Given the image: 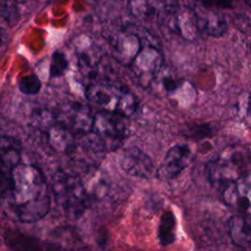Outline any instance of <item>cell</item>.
<instances>
[{
    "mask_svg": "<svg viewBox=\"0 0 251 251\" xmlns=\"http://www.w3.org/2000/svg\"><path fill=\"white\" fill-rule=\"evenodd\" d=\"M7 209L22 223L42 220L51 209V190L42 171L20 163L13 171L10 186L2 198Z\"/></svg>",
    "mask_w": 251,
    "mask_h": 251,
    "instance_id": "cell-1",
    "label": "cell"
},
{
    "mask_svg": "<svg viewBox=\"0 0 251 251\" xmlns=\"http://www.w3.org/2000/svg\"><path fill=\"white\" fill-rule=\"evenodd\" d=\"M51 191L57 206L71 218L80 217L92 204V196L83 179L66 171L54 175Z\"/></svg>",
    "mask_w": 251,
    "mask_h": 251,
    "instance_id": "cell-2",
    "label": "cell"
},
{
    "mask_svg": "<svg viewBox=\"0 0 251 251\" xmlns=\"http://www.w3.org/2000/svg\"><path fill=\"white\" fill-rule=\"evenodd\" d=\"M86 99L104 111L124 118L133 116L138 108V100L129 91L112 84L90 83L85 88Z\"/></svg>",
    "mask_w": 251,
    "mask_h": 251,
    "instance_id": "cell-3",
    "label": "cell"
},
{
    "mask_svg": "<svg viewBox=\"0 0 251 251\" xmlns=\"http://www.w3.org/2000/svg\"><path fill=\"white\" fill-rule=\"evenodd\" d=\"M247 164V159L241 149L228 147L206 164L205 174L210 184L221 191L226 184L249 174Z\"/></svg>",
    "mask_w": 251,
    "mask_h": 251,
    "instance_id": "cell-4",
    "label": "cell"
},
{
    "mask_svg": "<svg viewBox=\"0 0 251 251\" xmlns=\"http://www.w3.org/2000/svg\"><path fill=\"white\" fill-rule=\"evenodd\" d=\"M125 119L118 114L104 110L93 116L91 130L88 134L103 153L116 151L125 142L128 134Z\"/></svg>",
    "mask_w": 251,
    "mask_h": 251,
    "instance_id": "cell-5",
    "label": "cell"
},
{
    "mask_svg": "<svg viewBox=\"0 0 251 251\" xmlns=\"http://www.w3.org/2000/svg\"><path fill=\"white\" fill-rule=\"evenodd\" d=\"M57 120L74 135H85L90 132L93 116L91 109L80 102H71L55 110Z\"/></svg>",
    "mask_w": 251,
    "mask_h": 251,
    "instance_id": "cell-6",
    "label": "cell"
},
{
    "mask_svg": "<svg viewBox=\"0 0 251 251\" xmlns=\"http://www.w3.org/2000/svg\"><path fill=\"white\" fill-rule=\"evenodd\" d=\"M21 142L12 136H0V198L2 199L11 183L12 174L21 163Z\"/></svg>",
    "mask_w": 251,
    "mask_h": 251,
    "instance_id": "cell-7",
    "label": "cell"
},
{
    "mask_svg": "<svg viewBox=\"0 0 251 251\" xmlns=\"http://www.w3.org/2000/svg\"><path fill=\"white\" fill-rule=\"evenodd\" d=\"M120 166L127 175L136 177L149 178L156 173L152 159L136 146L127 147L123 151Z\"/></svg>",
    "mask_w": 251,
    "mask_h": 251,
    "instance_id": "cell-8",
    "label": "cell"
},
{
    "mask_svg": "<svg viewBox=\"0 0 251 251\" xmlns=\"http://www.w3.org/2000/svg\"><path fill=\"white\" fill-rule=\"evenodd\" d=\"M220 192L226 206L236 208L242 214L249 216V208H250L249 174L226 184Z\"/></svg>",
    "mask_w": 251,
    "mask_h": 251,
    "instance_id": "cell-9",
    "label": "cell"
},
{
    "mask_svg": "<svg viewBox=\"0 0 251 251\" xmlns=\"http://www.w3.org/2000/svg\"><path fill=\"white\" fill-rule=\"evenodd\" d=\"M190 153L187 144L174 145L167 151L159 169L156 171V175L165 179L176 177L188 165Z\"/></svg>",
    "mask_w": 251,
    "mask_h": 251,
    "instance_id": "cell-10",
    "label": "cell"
},
{
    "mask_svg": "<svg viewBox=\"0 0 251 251\" xmlns=\"http://www.w3.org/2000/svg\"><path fill=\"white\" fill-rule=\"evenodd\" d=\"M163 56L157 47L147 45L141 46L139 52L129 64L134 75L139 79L152 78L160 70Z\"/></svg>",
    "mask_w": 251,
    "mask_h": 251,
    "instance_id": "cell-11",
    "label": "cell"
},
{
    "mask_svg": "<svg viewBox=\"0 0 251 251\" xmlns=\"http://www.w3.org/2000/svg\"><path fill=\"white\" fill-rule=\"evenodd\" d=\"M173 6L169 0H128V9L137 19L143 21L163 19Z\"/></svg>",
    "mask_w": 251,
    "mask_h": 251,
    "instance_id": "cell-12",
    "label": "cell"
},
{
    "mask_svg": "<svg viewBox=\"0 0 251 251\" xmlns=\"http://www.w3.org/2000/svg\"><path fill=\"white\" fill-rule=\"evenodd\" d=\"M227 233L231 241L239 247H248L251 240L249 216L237 214L231 216L227 222Z\"/></svg>",
    "mask_w": 251,
    "mask_h": 251,
    "instance_id": "cell-13",
    "label": "cell"
},
{
    "mask_svg": "<svg viewBox=\"0 0 251 251\" xmlns=\"http://www.w3.org/2000/svg\"><path fill=\"white\" fill-rule=\"evenodd\" d=\"M114 45L119 59L125 64H130L142 46L138 36L129 32L119 34Z\"/></svg>",
    "mask_w": 251,
    "mask_h": 251,
    "instance_id": "cell-14",
    "label": "cell"
},
{
    "mask_svg": "<svg viewBox=\"0 0 251 251\" xmlns=\"http://www.w3.org/2000/svg\"><path fill=\"white\" fill-rule=\"evenodd\" d=\"M196 17L198 29L204 31L209 36L221 37L226 33L228 27L227 22L223 15L214 12L204 15H198L196 13Z\"/></svg>",
    "mask_w": 251,
    "mask_h": 251,
    "instance_id": "cell-15",
    "label": "cell"
},
{
    "mask_svg": "<svg viewBox=\"0 0 251 251\" xmlns=\"http://www.w3.org/2000/svg\"><path fill=\"white\" fill-rule=\"evenodd\" d=\"M157 237L161 245L168 246L176 238V218L172 211L163 213L157 230Z\"/></svg>",
    "mask_w": 251,
    "mask_h": 251,
    "instance_id": "cell-16",
    "label": "cell"
},
{
    "mask_svg": "<svg viewBox=\"0 0 251 251\" xmlns=\"http://www.w3.org/2000/svg\"><path fill=\"white\" fill-rule=\"evenodd\" d=\"M176 26L184 38L192 40L195 37L196 30L198 29L195 11L191 9L181 10L176 17Z\"/></svg>",
    "mask_w": 251,
    "mask_h": 251,
    "instance_id": "cell-17",
    "label": "cell"
},
{
    "mask_svg": "<svg viewBox=\"0 0 251 251\" xmlns=\"http://www.w3.org/2000/svg\"><path fill=\"white\" fill-rule=\"evenodd\" d=\"M69 67V62L66 55L61 51H55L51 57V63L49 68L50 77L62 76Z\"/></svg>",
    "mask_w": 251,
    "mask_h": 251,
    "instance_id": "cell-18",
    "label": "cell"
},
{
    "mask_svg": "<svg viewBox=\"0 0 251 251\" xmlns=\"http://www.w3.org/2000/svg\"><path fill=\"white\" fill-rule=\"evenodd\" d=\"M41 86L42 84L39 77L34 74L25 75L19 81V89L25 95L37 94L40 91Z\"/></svg>",
    "mask_w": 251,
    "mask_h": 251,
    "instance_id": "cell-19",
    "label": "cell"
},
{
    "mask_svg": "<svg viewBox=\"0 0 251 251\" xmlns=\"http://www.w3.org/2000/svg\"><path fill=\"white\" fill-rule=\"evenodd\" d=\"M19 18L16 2L14 0H0V20L8 24L15 23Z\"/></svg>",
    "mask_w": 251,
    "mask_h": 251,
    "instance_id": "cell-20",
    "label": "cell"
},
{
    "mask_svg": "<svg viewBox=\"0 0 251 251\" xmlns=\"http://www.w3.org/2000/svg\"><path fill=\"white\" fill-rule=\"evenodd\" d=\"M164 87L167 92H174L178 88V82L172 77H165Z\"/></svg>",
    "mask_w": 251,
    "mask_h": 251,
    "instance_id": "cell-21",
    "label": "cell"
},
{
    "mask_svg": "<svg viewBox=\"0 0 251 251\" xmlns=\"http://www.w3.org/2000/svg\"><path fill=\"white\" fill-rule=\"evenodd\" d=\"M192 1L200 2L202 5H204V6H205V7H207V8H209V6H210V2H211V0H192Z\"/></svg>",
    "mask_w": 251,
    "mask_h": 251,
    "instance_id": "cell-22",
    "label": "cell"
},
{
    "mask_svg": "<svg viewBox=\"0 0 251 251\" xmlns=\"http://www.w3.org/2000/svg\"><path fill=\"white\" fill-rule=\"evenodd\" d=\"M245 1V3L247 4V5H249L250 4V0H244Z\"/></svg>",
    "mask_w": 251,
    "mask_h": 251,
    "instance_id": "cell-23",
    "label": "cell"
},
{
    "mask_svg": "<svg viewBox=\"0 0 251 251\" xmlns=\"http://www.w3.org/2000/svg\"><path fill=\"white\" fill-rule=\"evenodd\" d=\"M15 2H25V0H14Z\"/></svg>",
    "mask_w": 251,
    "mask_h": 251,
    "instance_id": "cell-24",
    "label": "cell"
},
{
    "mask_svg": "<svg viewBox=\"0 0 251 251\" xmlns=\"http://www.w3.org/2000/svg\"><path fill=\"white\" fill-rule=\"evenodd\" d=\"M0 44H1V41H0Z\"/></svg>",
    "mask_w": 251,
    "mask_h": 251,
    "instance_id": "cell-25",
    "label": "cell"
}]
</instances>
